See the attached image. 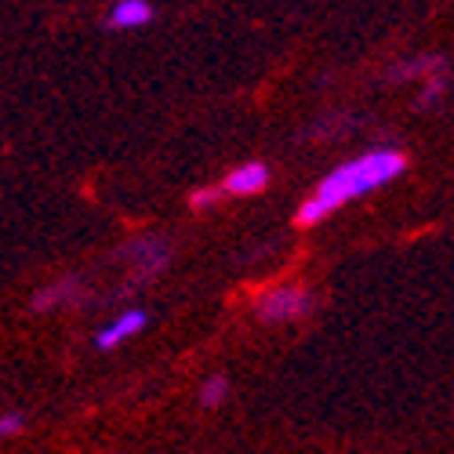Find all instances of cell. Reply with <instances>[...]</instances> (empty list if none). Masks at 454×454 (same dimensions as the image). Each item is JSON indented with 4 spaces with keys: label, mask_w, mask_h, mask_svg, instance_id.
<instances>
[{
    "label": "cell",
    "mask_w": 454,
    "mask_h": 454,
    "mask_svg": "<svg viewBox=\"0 0 454 454\" xmlns=\"http://www.w3.org/2000/svg\"><path fill=\"white\" fill-rule=\"evenodd\" d=\"M403 171H407V157L400 153V149H389V145L367 149V153H360V157H353L346 164H338L331 175H324L320 185L313 189L306 200H301L294 222L298 225H320L338 207H346V204L374 193V189L389 185Z\"/></svg>",
    "instance_id": "obj_1"
},
{
    "label": "cell",
    "mask_w": 454,
    "mask_h": 454,
    "mask_svg": "<svg viewBox=\"0 0 454 454\" xmlns=\"http://www.w3.org/2000/svg\"><path fill=\"white\" fill-rule=\"evenodd\" d=\"M309 309H313V298L298 284H280L254 298V317L262 324H294L301 317H309Z\"/></svg>",
    "instance_id": "obj_2"
},
{
    "label": "cell",
    "mask_w": 454,
    "mask_h": 454,
    "mask_svg": "<svg viewBox=\"0 0 454 454\" xmlns=\"http://www.w3.org/2000/svg\"><path fill=\"white\" fill-rule=\"evenodd\" d=\"M121 258L135 266V280L131 284H149L153 277H160L171 262V247L160 237H138L131 244L121 247Z\"/></svg>",
    "instance_id": "obj_3"
},
{
    "label": "cell",
    "mask_w": 454,
    "mask_h": 454,
    "mask_svg": "<svg viewBox=\"0 0 454 454\" xmlns=\"http://www.w3.org/2000/svg\"><path fill=\"white\" fill-rule=\"evenodd\" d=\"M266 185H270V164L247 160V164H240V168H233L230 175H225L218 189H222V197H254Z\"/></svg>",
    "instance_id": "obj_4"
},
{
    "label": "cell",
    "mask_w": 454,
    "mask_h": 454,
    "mask_svg": "<svg viewBox=\"0 0 454 454\" xmlns=\"http://www.w3.org/2000/svg\"><path fill=\"white\" fill-rule=\"evenodd\" d=\"M81 298H84V284L77 277H62V280L36 291L33 301H29V309L33 313H55V309H66V306H73V301H81Z\"/></svg>",
    "instance_id": "obj_5"
},
{
    "label": "cell",
    "mask_w": 454,
    "mask_h": 454,
    "mask_svg": "<svg viewBox=\"0 0 454 454\" xmlns=\"http://www.w3.org/2000/svg\"><path fill=\"white\" fill-rule=\"evenodd\" d=\"M149 327V313L145 309H128V313H121L117 320H109L98 334H95V346L98 349H117V346H124L128 338H135L138 331H145Z\"/></svg>",
    "instance_id": "obj_6"
},
{
    "label": "cell",
    "mask_w": 454,
    "mask_h": 454,
    "mask_svg": "<svg viewBox=\"0 0 454 454\" xmlns=\"http://www.w3.org/2000/svg\"><path fill=\"white\" fill-rule=\"evenodd\" d=\"M157 19V8L149 0H117L109 12H106V26L109 29H142Z\"/></svg>",
    "instance_id": "obj_7"
},
{
    "label": "cell",
    "mask_w": 454,
    "mask_h": 454,
    "mask_svg": "<svg viewBox=\"0 0 454 454\" xmlns=\"http://www.w3.org/2000/svg\"><path fill=\"white\" fill-rule=\"evenodd\" d=\"M440 66H447V59H443V55H422V59H403V62L389 66V73H386V81H389V84H403V81H414V77H429V73H433V69H440Z\"/></svg>",
    "instance_id": "obj_8"
},
{
    "label": "cell",
    "mask_w": 454,
    "mask_h": 454,
    "mask_svg": "<svg viewBox=\"0 0 454 454\" xmlns=\"http://www.w3.org/2000/svg\"><path fill=\"white\" fill-rule=\"evenodd\" d=\"M443 91H447V66H440V69L429 73V81H426V88L419 95V109H433L443 98Z\"/></svg>",
    "instance_id": "obj_9"
},
{
    "label": "cell",
    "mask_w": 454,
    "mask_h": 454,
    "mask_svg": "<svg viewBox=\"0 0 454 454\" xmlns=\"http://www.w3.org/2000/svg\"><path fill=\"white\" fill-rule=\"evenodd\" d=\"M225 396H230V382H225L222 374L204 378V386H200V403H204V407H222Z\"/></svg>",
    "instance_id": "obj_10"
},
{
    "label": "cell",
    "mask_w": 454,
    "mask_h": 454,
    "mask_svg": "<svg viewBox=\"0 0 454 454\" xmlns=\"http://www.w3.org/2000/svg\"><path fill=\"white\" fill-rule=\"evenodd\" d=\"M22 429H26V419H22V414H15V411L0 414V440H8V436H19Z\"/></svg>",
    "instance_id": "obj_11"
},
{
    "label": "cell",
    "mask_w": 454,
    "mask_h": 454,
    "mask_svg": "<svg viewBox=\"0 0 454 454\" xmlns=\"http://www.w3.org/2000/svg\"><path fill=\"white\" fill-rule=\"evenodd\" d=\"M222 200V189L218 185H207V189H197L193 197H189V204H193L197 211H204V207H211V204H218Z\"/></svg>",
    "instance_id": "obj_12"
}]
</instances>
